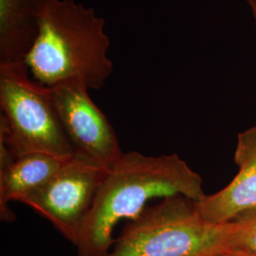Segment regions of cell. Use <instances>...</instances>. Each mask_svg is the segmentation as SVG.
I'll use <instances>...</instances> for the list:
<instances>
[{"mask_svg":"<svg viewBox=\"0 0 256 256\" xmlns=\"http://www.w3.org/2000/svg\"><path fill=\"white\" fill-rule=\"evenodd\" d=\"M246 1H247L248 5L250 10L252 16V18L254 19L256 28V0H246Z\"/></svg>","mask_w":256,"mask_h":256,"instance_id":"7c38bea8","label":"cell"},{"mask_svg":"<svg viewBox=\"0 0 256 256\" xmlns=\"http://www.w3.org/2000/svg\"><path fill=\"white\" fill-rule=\"evenodd\" d=\"M234 221L210 223L194 202L168 196L129 221L104 256H218L234 250Z\"/></svg>","mask_w":256,"mask_h":256,"instance_id":"3957f363","label":"cell"},{"mask_svg":"<svg viewBox=\"0 0 256 256\" xmlns=\"http://www.w3.org/2000/svg\"><path fill=\"white\" fill-rule=\"evenodd\" d=\"M40 0H0V66L26 64L39 30Z\"/></svg>","mask_w":256,"mask_h":256,"instance_id":"9c48e42d","label":"cell"},{"mask_svg":"<svg viewBox=\"0 0 256 256\" xmlns=\"http://www.w3.org/2000/svg\"><path fill=\"white\" fill-rule=\"evenodd\" d=\"M108 171V168L74 156L46 182L22 196L19 202L44 216L76 246Z\"/></svg>","mask_w":256,"mask_h":256,"instance_id":"5b68a950","label":"cell"},{"mask_svg":"<svg viewBox=\"0 0 256 256\" xmlns=\"http://www.w3.org/2000/svg\"><path fill=\"white\" fill-rule=\"evenodd\" d=\"M218 256H256V252H243V250H234L222 254Z\"/></svg>","mask_w":256,"mask_h":256,"instance_id":"8fae6325","label":"cell"},{"mask_svg":"<svg viewBox=\"0 0 256 256\" xmlns=\"http://www.w3.org/2000/svg\"><path fill=\"white\" fill-rule=\"evenodd\" d=\"M234 162L239 171L225 188L194 202L202 218L224 224L256 209V124L238 135Z\"/></svg>","mask_w":256,"mask_h":256,"instance_id":"52a82bcc","label":"cell"},{"mask_svg":"<svg viewBox=\"0 0 256 256\" xmlns=\"http://www.w3.org/2000/svg\"><path fill=\"white\" fill-rule=\"evenodd\" d=\"M0 140L12 154L75 156L48 88L28 75L27 66H0Z\"/></svg>","mask_w":256,"mask_h":256,"instance_id":"277c9868","label":"cell"},{"mask_svg":"<svg viewBox=\"0 0 256 256\" xmlns=\"http://www.w3.org/2000/svg\"><path fill=\"white\" fill-rule=\"evenodd\" d=\"M174 196L192 202L206 196L202 176L178 156L124 153L99 187L76 245L78 256H106L115 244L113 232L120 221L137 218L154 198Z\"/></svg>","mask_w":256,"mask_h":256,"instance_id":"6da1fadb","label":"cell"},{"mask_svg":"<svg viewBox=\"0 0 256 256\" xmlns=\"http://www.w3.org/2000/svg\"><path fill=\"white\" fill-rule=\"evenodd\" d=\"M48 90L76 156L110 168L124 155L114 128L92 101L88 86L66 82Z\"/></svg>","mask_w":256,"mask_h":256,"instance_id":"8992f818","label":"cell"},{"mask_svg":"<svg viewBox=\"0 0 256 256\" xmlns=\"http://www.w3.org/2000/svg\"><path fill=\"white\" fill-rule=\"evenodd\" d=\"M104 26L75 0H40L38 36L25 61L34 80L46 88L80 82L101 88L113 70Z\"/></svg>","mask_w":256,"mask_h":256,"instance_id":"7a4b0ae2","label":"cell"},{"mask_svg":"<svg viewBox=\"0 0 256 256\" xmlns=\"http://www.w3.org/2000/svg\"><path fill=\"white\" fill-rule=\"evenodd\" d=\"M68 160L40 152L21 155L12 154L0 140V216L12 222L16 216L10 208V202L19 200L46 182Z\"/></svg>","mask_w":256,"mask_h":256,"instance_id":"ba28073f","label":"cell"},{"mask_svg":"<svg viewBox=\"0 0 256 256\" xmlns=\"http://www.w3.org/2000/svg\"><path fill=\"white\" fill-rule=\"evenodd\" d=\"M232 221L236 225L234 250L256 252V209L242 212Z\"/></svg>","mask_w":256,"mask_h":256,"instance_id":"30bf717a","label":"cell"}]
</instances>
